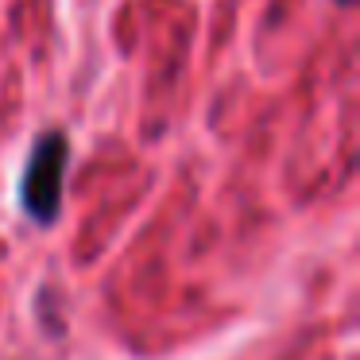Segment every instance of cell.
<instances>
[{"label":"cell","mask_w":360,"mask_h":360,"mask_svg":"<svg viewBox=\"0 0 360 360\" xmlns=\"http://www.w3.org/2000/svg\"><path fill=\"white\" fill-rule=\"evenodd\" d=\"M66 163H70V143L63 132H43L27 155L24 179H20V205L35 225H55L63 213V186Z\"/></svg>","instance_id":"6da1fadb"},{"label":"cell","mask_w":360,"mask_h":360,"mask_svg":"<svg viewBox=\"0 0 360 360\" xmlns=\"http://www.w3.org/2000/svg\"><path fill=\"white\" fill-rule=\"evenodd\" d=\"M337 4H352V0H337Z\"/></svg>","instance_id":"7a4b0ae2"}]
</instances>
